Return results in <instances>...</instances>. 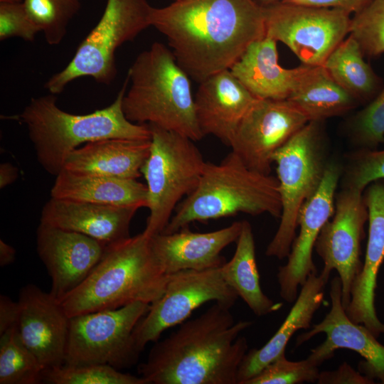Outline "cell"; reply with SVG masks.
<instances>
[{"mask_svg": "<svg viewBox=\"0 0 384 384\" xmlns=\"http://www.w3.org/2000/svg\"><path fill=\"white\" fill-rule=\"evenodd\" d=\"M23 1V0H0V3H18Z\"/></svg>", "mask_w": 384, "mask_h": 384, "instance_id": "ee69618b", "label": "cell"}, {"mask_svg": "<svg viewBox=\"0 0 384 384\" xmlns=\"http://www.w3.org/2000/svg\"><path fill=\"white\" fill-rule=\"evenodd\" d=\"M242 226V221H237L206 233L192 232L186 227L171 233L156 234L150 238V244L168 274L183 270L213 269L226 262L221 252L237 241Z\"/></svg>", "mask_w": 384, "mask_h": 384, "instance_id": "ffe728a7", "label": "cell"}, {"mask_svg": "<svg viewBox=\"0 0 384 384\" xmlns=\"http://www.w3.org/2000/svg\"><path fill=\"white\" fill-rule=\"evenodd\" d=\"M129 82L127 77L114 102L85 114L68 113L56 104L55 95L32 98L20 118L41 167L56 176L68 156L82 144L108 138L150 139L147 124L134 123L125 117L122 99Z\"/></svg>", "mask_w": 384, "mask_h": 384, "instance_id": "277c9868", "label": "cell"}, {"mask_svg": "<svg viewBox=\"0 0 384 384\" xmlns=\"http://www.w3.org/2000/svg\"><path fill=\"white\" fill-rule=\"evenodd\" d=\"M342 288L339 277L331 282V307L324 319L312 326L311 330L297 337L296 346L320 333L326 340L314 351L326 360L338 348H347L360 354L365 361L359 363V371L370 379L384 383V346L363 325L354 323L347 316L342 304Z\"/></svg>", "mask_w": 384, "mask_h": 384, "instance_id": "ac0fdd59", "label": "cell"}, {"mask_svg": "<svg viewBox=\"0 0 384 384\" xmlns=\"http://www.w3.org/2000/svg\"><path fill=\"white\" fill-rule=\"evenodd\" d=\"M106 246L85 235L43 223L36 230V250L51 278L50 294L60 301L91 273Z\"/></svg>", "mask_w": 384, "mask_h": 384, "instance_id": "2e32d148", "label": "cell"}, {"mask_svg": "<svg viewBox=\"0 0 384 384\" xmlns=\"http://www.w3.org/2000/svg\"><path fill=\"white\" fill-rule=\"evenodd\" d=\"M348 135L358 149H377L384 144V86L348 124Z\"/></svg>", "mask_w": 384, "mask_h": 384, "instance_id": "e575fe53", "label": "cell"}, {"mask_svg": "<svg viewBox=\"0 0 384 384\" xmlns=\"http://www.w3.org/2000/svg\"><path fill=\"white\" fill-rule=\"evenodd\" d=\"M39 28L28 14L23 2L0 3V40L18 37L33 41Z\"/></svg>", "mask_w": 384, "mask_h": 384, "instance_id": "8d00e7d4", "label": "cell"}, {"mask_svg": "<svg viewBox=\"0 0 384 384\" xmlns=\"http://www.w3.org/2000/svg\"><path fill=\"white\" fill-rule=\"evenodd\" d=\"M16 258L15 249L4 241L0 240V266L5 267L13 263Z\"/></svg>", "mask_w": 384, "mask_h": 384, "instance_id": "b9f144b4", "label": "cell"}, {"mask_svg": "<svg viewBox=\"0 0 384 384\" xmlns=\"http://www.w3.org/2000/svg\"><path fill=\"white\" fill-rule=\"evenodd\" d=\"M349 35L359 44L364 56L378 57L384 53V0H372L353 14Z\"/></svg>", "mask_w": 384, "mask_h": 384, "instance_id": "836d02e7", "label": "cell"}, {"mask_svg": "<svg viewBox=\"0 0 384 384\" xmlns=\"http://www.w3.org/2000/svg\"><path fill=\"white\" fill-rule=\"evenodd\" d=\"M18 302V328L23 343L44 370L63 365L70 317L60 302L32 284L21 289Z\"/></svg>", "mask_w": 384, "mask_h": 384, "instance_id": "e0dca14e", "label": "cell"}, {"mask_svg": "<svg viewBox=\"0 0 384 384\" xmlns=\"http://www.w3.org/2000/svg\"><path fill=\"white\" fill-rule=\"evenodd\" d=\"M309 121L342 115L356 107L358 102L342 88L323 65H302V70L287 99Z\"/></svg>", "mask_w": 384, "mask_h": 384, "instance_id": "4316f807", "label": "cell"}, {"mask_svg": "<svg viewBox=\"0 0 384 384\" xmlns=\"http://www.w3.org/2000/svg\"><path fill=\"white\" fill-rule=\"evenodd\" d=\"M18 177V169L11 163L0 164V188H4L11 184Z\"/></svg>", "mask_w": 384, "mask_h": 384, "instance_id": "60d3db41", "label": "cell"}, {"mask_svg": "<svg viewBox=\"0 0 384 384\" xmlns=\"http://www.w3.org/2000/svg\"><path fill=\"white\" fill-rule=\"evenodd\" d=\"M282 0H253L259 6L265 8L269 6L281 2Z\"/></svg>", "mask_w": 384, "mask_h": 384, "instance_id": "7bdbcfd3", "label": "cell"}, {"mask_svg": "<svg viewBox=\"0 0 384 384\" xmlns=\"http://www.w3.org/2000/svg\"><path fill=\"white\" fill-rule=\"evenodd\" d=\"M149 307L135 302L70 317L64 365L105 364L118 370L135 365L142 352L132 334Z\"/></svg>", "mask_w": 384, "mask_h": 384, "instance_id": "30bf717a", "label": "cell"}, {"mask_svg": "<svg viewBox=\"0 0 384 384\" xmlns=\"http://www.w3.org/2000/svg\"><path fill=\"white\" fill-rule=\"evenodd\" d=\"M372 0H293L291 4L319 7H331L343 9L349 14H355Z\"/></svg>", "mask_w": 384, "mask_h": 384, "instance_id": "f35d334b", "label": "cell"}, {"mask_svg": "<svg viewBox=\"0 0 384 384\" xmlns=\"http://www.w3.org/2000/svg\"><path fill=\"white\" fill-rule=\"evenodd\" d=\"M235 242L233 257L220 267L224 280L255 315L262 316L278 311L282 304L275 303L261 288L254 236L251 225L247 220H242L241 232Z\"/></svg>", "mask_w": 384, "mask_h": 384, "instance_id": "83f0119b", "label": "cell"}, {"mask_svg": "<svg viewBox=\"0 0 384 384\" xmlns=\"http://www.w3.org/2000/svg\"><path fill=\"white\" fill-rule=\"evenodd\" d=\"M239 213L280 218L282 203L277 178L250 169L231 151L218 164L206 162L198 186L177 206L161 233Z\"/></svg>", "mask_w": 384, "mask_h": 384, "instance_id": "8992f818", "label": "cell"}, {"mask_svg": "<svg viewBox=\"0 0 384 384\" xmlns=\"http://www.w3.org/2000/svg\"><path fill=\"white\" fill-rule=\"evenodd\" d=\"M43 370L23 343L18 325L0 335V384H38Z\"/></svg>", "mask_w": 384, "mask_h": 384, "instance_id": "f546056e", "label": "cell"}, {"mask_svg": "<svg viewBox=\"0 0 384 384\" xmlns=\"http://www.w3.org/2000/svg\"><path fill=\"white\" fill-rule=\"evenodd\" d=\"M230 309L215 302L179 324L155 342L138 366L139 375L149 384H238V370L248 351L240 334L252 322H235Z\"/></svg>", "mask_w": 384, "mask_h": 384, "instance_id": "7a4b0ae2", "label": "cell"}, {"mask_svg": "<svg viewBox=\"0 0 384 384\" xmlns=\"http://www.w3.org/2000/svg\"><path fill=\"white\" fill-rule=\"evenodd\" d=\"M151 9L147 0H107L98 23L65 68L46 82V89L51 94H60L68 83L86 76L99 83L112 82L117 75V49L151 26Z\"/></svg>", "mask_w": 384, "mask_h": 384, "instance_id": "9c48e42d", "label": "cell"}, {"mask_svg": "<svg viewBox=\"0 0 384 384\" xmlns=\"http://www.w3.org/2000/svg\"><path fill=\"white\" fill-rule=\"evenodd\" d=\"M342 188L363 192L371 183L384 180V149H358L343 166Z\"/></svg>", "mask_w": 384, "mask_h": 384, "instance_id": "d590c367", "label": "cell"}, {"mask_svg": "<svg viewBox=\"0 0 384 384\" xmlns=\"http://www.w3.org/2000/svg\"><path fill=\"white\" fill-rule=\"evenodd\" d=\"M331 272L324 267L319 274H311L308 277L276 333L262 347L252 348L245 355L238 370V384H245L284 353L287 343L296 331L310 328L315 312L324 302V289Z\"/></svg>", "mask_w": 384, "mask_h": 384, "instance_id": "603a6c76", "label": "cell"}, {"mask_svg": "<svg viewBox=\"0 0 384 384\" xmlns=\"http://www.w3.org/2000/svg\"><path fill=\"white\" fill-rule=\"evenodd\" d=\"M257 100L230 70L209 76L199 83L194 96L203 135H213L230 146L238 126Z\"/></svg>", "mask_w": 384, "mask_h": 384, "instance_id": "44dd1931", "label": "cell"}, {"mask_svg": "<svg viewBox=\"0 0 384 384\" xmlns=\"http://www.w3.org/2000/svg\"><path fill=\"white\" fill-rule=\"evenodd\" d=\"M23 2L49 45H58L62 41L70 21L80 8V0H23Z\"/></svg>", "mask_w": 384, "mask_h": 384, "instance_id": "1f68e13d", "label": "cell"}, {"mask_svg": "<svg viewBox=\"0 0 384 384\" xmlns=\"http://www.w3.org/2000/svg\"><path fill=\"white\" fill-rule=\"evenodd\" d=\"M277 43L266 36L252 42L230 68L257 99H287L302 70V65L287 69L279 65Z\"/></svg>", "mask_w": 384, "mask_h": 384, "instance_id": "d4e9b609", "label": "cell"}, {"mask_svg": "<svg viewBox=\"0 0 384 384\" xmlns=\"http://www.w3.org/2000/svg\"><path fill=\"white\" fill-rule=\"evenodd\" d=\"M309 122L287 99H257L238 126L230 147L250 169L270 174L275 152Z\"/></svg>", "mask_w": 384, "mask_h": 384, "instance_id": "5bb4252c", "label": "cell"}, {"mask_svg": "<svg viewBox=\"0 0 384 384\" xmlns=\"http://www.w3.org/2000/svg\"><path fill=\"white\" fill-rule=\"evenodd\" d=\"M238 298L224 280L220 267L171 274L162 296L150 304L136 325L132 334L135 346L142 352L146 345L157 341L164 331L188 320L207 302L232 308Z\"/></svg>", "mask_w": 384, "mask_h": 384, "instance_id": "7c38bea8", "label": "cell"}, {"mask_svg": "<svg viewBox=\"0 0 384 384\" xmlns=\"http://www.w3.org/2000/svg\"><path fill=\"white\" fill-rule=\"evenodd\" d=\"M151 26L198 83L230 70L252 42L265 36L263 9L253 0H174L152 7Z\"/></svg>", "mask_w": 384, "mask_h": 384, "instance_id": "6da1fadb", "label": "cell"}, {"mask_svg": "<svg viewBox=\"0 0 384 384\" xmlns=\"http://www.w3.org/2000/svg\"><path fill=\"white\" fill-rule=\"evenodd\" d=\"M325 361L311 351L307 358L299 361L287 359L285 353L265 366L245 384H297L317 381L319 366Z\"/></svg>", "mask_w": 384, "mask_h": 384, "instance_id": "d6a6232c", "label": "cell"}, {"mask_svg": "<svg viewBox=\"0 0 384 384\" xmlns=\"http://www.w3.org/2000/svg\"><path fill=\"white\" fill-rule=\"evenodd\" d=\"M42 382L49 384H149L141 377L124 373L110 365H62L43 371Z\"/></svg>", "mask_w": 384, "mask_h": 384, "instance_id": "4dcf8cb0", "label": "cell"}, {"mask_svg": "<svg viewBox=\"0 0 384 384\" xmlns=\"http://www.w3.org/2000/svg\"><path fill=\"white\" fill-rule=\"evenodd\" d=\"M127 76L130 87L122 99L127 119L154 124L194 142L204 137L196 118L191 78L171 48L154 43L137 55Z\"/></svg>", "mask_w": 384, "mask_h": 384, "instance_id": "5b68a950", "label": "cell"}, {"mask_svg": "<svg viewBox=\"0 0 384 384\" xmlns=\"http://www.w3.org/2000/svg\"><path fill=\"white\" fill-rule=\"evenodd\" d=\"M20 314L18 302L6 295L0 296V335L18 325Z\"/></svg>", "mask_w": 384, "mask_h": 384, "instance_id": "ab89813d", "label": "cell"}, {"mask_svg": "<svg viewBox=\"0 0 384 384\" xmlns=\"http://www.w3.org/2000/svg\"><path fill=\"white\" fill-rule=\"evenodd\" d=\"M317 383L319 384H372L375 382L344 363L335 370L321 372Z\"/></svg>", "mask_w": 384, "mask_h": 384, "instance_id": "74e56055", "label": "cell"}, {"mask_svg": "<svg viewBox=\"0 0 384 384\" xmlns=\"http://www.w3.org/2000/svg\"><path fill=\"white\" fill-rule=\"evenodd\" d=\"M263 9L265 36L285 44L303 65H322L349 34L348 12L279 2Z\"/></svg>", "mask_w": 384, "mask_h": 384, "instance_id": "8fae6325", "label": "cell"}, {"mask_svg": "<svg viewBox=\"0 0 384 384\" xmlns=\"http://www.w3.org/2000/svg\"><path fill=\"white\" fill-rule=\"evenodd\" d=\"M363 195L368 212V237L363 267L353 284L345 311L352 321L365 326L377 338L384 334V324L375 307L377 276L384 261V180L370 183Z\"/></svg>", "mask_w": 384, "mask_h": 384, "instance_id": "d6986e66", "label": "cell"}, {"mask_svg": "<svg viewBox=\"0 0 384 384\" xmlns=\"http://www.w3.org/2000/svg\"><path fill=\"white\" fill-rule=\"evenodd\" d=\"M139 209L50 197L42 208L40 223L85 235L107 246L130 237V224Z\"/></svg>", "mask_w": 384, "mask_h": 384, "instance_id": "7402d4cb", "label": "cell"}, {"mask_svg": "<svg viewBox=\"0 0 384 384\" xmlns=\"http://www.w3.org/2000/svg\"><path fill=\"white\" fill-rule=\"evenodd\" d=\"M149 125L150 152L142 174L149 214L143 233L151 237L164 231L180 201L195 190L206 161L190 138Z\"/></svg>", "mask_w": 384, "mask_h": 384, "instance_id": "ba28073f", "label": "cell"}, {"mask_svg": "<svg viewBox=\"0 0 384 384\" xmlns=\"http://www.w3.org/2000/svg\"><path fill=\"white\" fill-rule=\"evenodd\" d=\"M322 65L358 103L369 102L383 87L382 80L365 61L359 44L349 34L329 54Z\"/></svg>", "mask_w": 384, "mask_h": 384, "instance_id": "f1b7e54d", "label": "cell"}, {"mask_svg": "<svg viewBox=\"0 0 384 384\" xmlns=\"http://www.w3.org/2000/svg\"></svg>", "mask_w": 384, "mask_h": 384, "instance_id": "f6af8a7d", "label": "cell"}, {"mask_svg": "<svg viewBox=\"0 0 384 384\" xmlns=\"http://www.w3.org/2000/svg\"><path fill=\"white\" fill-rule=\"evenodd\" d=\"M323 121H309L273 156L276 164L282 213L278 229L265 255L287 257L304 203L318 189L329 160Z\"/></svg>", "mask_w": 384, "mask_h": 384, "instance_id": "52a82bcc", "label": "cell"}, {"mask_svg": "<svg viewBox=\"0 0 384 384\" xmlns=\"http://www.w3.org/2000/svg\"><path fill=\"white\" fill-rule=\"evenodd\" d=\"M150 139L108 138L85 144L67 158L63 169L81 174L137 179L146 161Z\"/></svg>", "mask_w": 384, "mask_h": 384, "instance_id": "cb8c5ba5", "label": "cell"}, {"mask_svg": "<svg viewBox=\"0 0 384 384\" xmlns=\"http://www.w3.org/2000/svg\"><path fill=\"white\" fill-rule=\"evenodd\" d=\"M143 232L107 245L88 277L59 302L70 318L118 309L135 302L151 304L164 294L166 274Z\"/></svg>", "mask_w": 384, "mask_h": 384, "instance_id": "3957f363", "label": "cell"}, {"mask_svg": "<svg viewBox=\"0 0 384 384\" xmlns=\"http://www.w3.org/2000/svg\"><path fill=\"white\" fill-rule=\"evenodd\" d=\"M342 171L340 163L329 161L318 189L300 208L299 234L293 240L287 263L279 267L277 274L280 297L288 303L295 302L299 287L311 274L317 273L312 251L322 228L334 213L336 191Z\"/></svg>", "mask_w": 384, "mask_h": 384, "instance_id": "9a60e30c", "label": "cell"}, {"mask_svg": "<svg viewBox=\"0 0 384 384\" xmlns=\"http://www.w3.org/2000/svg\"><path fill=\"white\" fill-rule=\"evenodd\" d=\"M55 177L50 197L114 206L147 207V188L137 179L75 174L63 169Z\"/></svg>", "mask_w": 384, "mask_h": 384, "instance_id": "484cf974", "label": "cell"}, {"mask_svg": "<svg viewBox=\"0 0 384 384\" xmlns=\"http://www.w3.org/2000/svg\"><path fill=\"white\" fill-rule=\"evenodd\" d=\"M368 219L363 192L342 188L336 194L334 213L322 228L314 247L324 267L336 270L341 283L342 304L345 309L351 290L363 267L361 242Z\"/></svg>", "mask_w": 384, "mask_h": 384, "instance_id": "4fadbf2b", "label": "cell"}]
</instances>
